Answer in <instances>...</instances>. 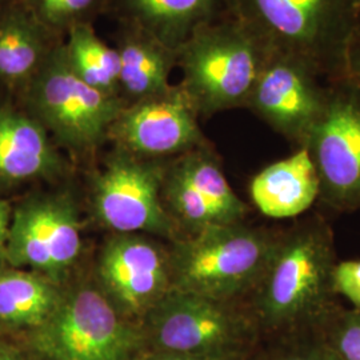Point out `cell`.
Returning <instances> with one entry per match:
<instances>
[{"label":"cell","instance_id":"1","mask_svg":"<svg viewBox=\"0 0 360 360\" xmlns=\"http://www.w3.org/2000/svg\"><path fill=\"white\" fill-rule=\"evenodd\" d=\"M334 231L319 214L282 229L270 263L245 299L257 328L275 334L321 331L340 304L333 290Z\"/></svg>","mask_w":360,"mask_h":360},{"label":"cell","instance_id":"2","mask_svg":"<svg viewBox=\"0 0 360 360\" xmlns=\"http://www.w3.org/2000/svg\"><path fill=\"white\" fill-rule=\"evenodd\" d=\"M230 13L271 51L291 56L326 80L343 77L345 55L358 25V0H224Z\"/></svg>","mask_w":360,"mask_h":360},{"label":"cell","instance_id":"3","mask_svg":"<svg viewBox=\"0 0 360 360\" xmlns=\"http://www.w3.org/2000/svg\"><path fill=\"white\" fill-rule=\"evenodd\" d=\"M271 53L250 27L223 13L178 50L180 89L199 117L245 108Z\"/></svg>","mask_w":360,"mask_h":360},{"label":"cell","instance_id":"4","mask_svg":"<svg viewBox=\"0 0 360 360\" xmlns=\"http://www.w3.org/2000/svg\"><path fill=\"white\" fill-rule=\"evenodd\" d=\"M281 232L242 221L184 236L168 254L171 291L245 302L267 269Z\"/></svg>","mask_w":360,"mask_h":360},{"label":"cell","instance_id":"5","mask_svg":"<svg viewBox=\"0 0 360 360\" xmlns=\"http://www.w3.org/2000/svg\"><path fill=\"white\" fill-rule=\"evenodd\" d=\"M16 101L58 147L75 155L94 154L108 141L110 127L126 105L77 77L65 59V41Z\"/></svg>","mask_w":360,"mask_h":360},{"label":"cell","instance_id":"6","mask_svg":"<svg viewBox=\"0 0 360 360\" xmlns=\"http://www.w3.org/2000/svg\"><path fill=\"white\" fill-rule=\"evenodd\" d=\"M43 360H129L136 331L103 292L79 287L63 292L51 316L31 334Z\"/></svg>","mask_w":360,"mask_h":360},{"label":"cell","instance_id":"7","mask_svg":"<svg viewBox=\"0 0 360 360\" xmlns=\"http://www.w3.org/2000/svg\"><path fill=\"white\" fill-rule=\"evenodd\" d=\"M323 114L307 150L319 178L318 205L334 214L360 210V86L342 77L327 82Z\"/></svg>","mask_w":360,"mask_h":360},{"label":"cell","instance_id":"8","mask_svg":"<svg viewBox=\"0 0 360 360\" xmlns=\"http://www.w3.org/2000/svg\"><path fill=\"white\" fill-rule=\"evenodd\" d=\"M155 342L168 354H240L255 333L245 302H224L169 291L148 312Z\"/></svg>","mask_w":360,"mask_h":360},{"label":"cell","instance_id":"9","mask_svg":"<svg viewBox=\"0 0 360 360\" xmlns=\"http://www.w3.org/2000/svg\"><path fill=\"white\" fill-rule=\"evenodd\" d=\"M167 165L115 148L94 179L96 218L119 233L171 236L176 223L163 206Z\"/></svg>","mask_w":360,"mask_h":360},{"label":"cell","instance_id":"10","mask_svg":"<svg viewBox=\"0 0 360 360\" xmlns=\"http://www.w3.org/2000/svg\"><path fill=\"white\" fill-rule=\"evenodd\" d=\"M77 206L68 195H39L13 208L6 264L62 285L82 251Z\"/></svg>","mask_w":360,"mask_h":360},{"label":"cell","instance_id":"11","mask_svg":"<svg viewBox=\"0 0 360 360\" xmlns=\"http://www.w3.org/2000/svg\"><path fill=\"white\" fill-rule=\"evenodd\" d=\"M163 193L187 236L245 221L248 206L232 190L210 142L175 156L166 168Z\"/></svg>","mask_w":360,"mask_h":360},{"label":"cell","instance_id":"12","mask_svg":"<svg viewBox=\"0 0 360 360\" xmlns=\"http://www.w3.org/2000/svg\"><path fill=\"white\" fill-rule=\"evenodd\" d=\"M327 94V82L314 68L272 52L245 108L295 148H303L322 116Z\"/></svg>","mask_w":360,"mask_h":360},{"label":"cell","instance_id":"13","mask_svg":"<svg viewBox=\"0 0 360 360\" xmlns=\"http://www.w3.org/2000/svg\"><path fill=\"white\" fill-rule=\"evenodd\" d=\"M199 116L180 89L126 104L108 131L115 148L131 155L162 160L175 158L208 143Z\"/></svg>","mask_w":360,"mask_h":360},{"label":"cell","instance_id":"14","mask_svg":"<svg viewBox=\"0 0 360 360\" xmlns=\"http://www.w3.org/2000/svg\"><path fill=\"white\" fill-rule=\"evenodd\" d=\"M98 275L102 292L120 314H148L171 291L167 255L136 233H120L104 245Z\"/></svg>","mask_w":360,"mask_h":360},{"label":"cell","instance_id":"15","mask_svg":"<svg viewBox=\"0 0 360 360\" xmlns=\"http://www.w3.org/2000/svg\"><path fill=\"white\" fill-rule=\"evenodd\" d=\"M58 148L20 104L0 102V190L63 175L67 162Z\"/></svg>","mask_w":360,"mask_h":360},{"label":"cell","instance_id":"16","mask_svg":"<svg viewBox=\"0 0 360 360\" xmlns=\"http://www.w3.org/2000/svg\"><path fill=\"white\" fill-rule=\"evenodd\" d=\"M63 41L26 0H0V86L18 98Z\"/></svg>","mask_w":360,"mask_h":360},{"label":"cell","instance_id":"17","mask_svg":"<svg viewBox=\"0 0 360 360\" xmlns=\"http://www.w3.org/2000/svg\"><path fill=\"white\" fill-rule=\"evenodd\" d=\"M223 13L224 0H108L105 11L117 25L138 27L176 51Z\"/></svg>","mask_w":360,"mask_h":360},{"label":"cell","instance_id":"18","mask_svg":"<svg viewBox=\"0 0 360 360\" xmlns=\"http://www.w3.org/2000/svg\"><path fill=\"white\" fill-rule=\"evenodd\" d=\"M250 198L257 211L276 219H297L318 205L319 178L306 148L262 168L250 181Z\"/></svg>","mask_w":360,"mask_h":360},{"label":"cell","instance_id":"19","mask_svg":"<svg viewBox=\"0 0 360 360\" xmlns=\"http://www.w3.org/2000/svg\"><path fill=\"white\" fill-rule=\"evenodd\" d=\"M120 62V98L135 103L172 87L171 72L178 67V51L138 27L117 25L114 34Z\"/></svg>","mask_w":360,"mask_h":360},{"label":"cell","instance_id":"20","mask_svg":"<svg viewBox=\"0 0 360 360\" xmlns=\"http://www.w3.org/2000/svg\"><path fill=\"white\" fill-rule=\"evenodd\" d=\"M63 296L60 285L38 272L0 266V326L35 331L56 309Z\"/></svg>","mask_w":360,"mask_h":360},{"label":"cell","instance_id":"21","mask_svg":"<svg viewBox=\"0 0 360 360\" xmlns=\"http://www.w3.org/2000/svg\"><path fill=\"white\" fill-rule=\"evenodd\" d=\"M65 59L86 84L120 98V62L115 47L98 37L91 25L74 27L65 38ZM122 99V98H120Z\"/></svg>","mask_w":360,"mask_h":360},{"label":"cell","instance_id":"22","mask_svg":"<svg viewBox=\"0 0 360 360\" xmlns=\"http://www.w3.org/2000/svg\"><path fill=\"white\" fill-rule=\"evenodd\" d=\"M26 3L44 26L65 38L74 27L94 26L95 20L107 11L108 0H26Z\"/></svg>","mask_w":360,"mask_h":360},{"label":"cell","instance_id":"23","mask_svg":"<svg viewBox=\"0 0 360 360\" xmlns=\"http://www.w3.org/2000/svg\"><path fill=\"white\" fill-rule=\"evenodd\" d=\"M342 360H360V309L339 306L321 330Z\"/></svg>","mask_w":360,"mask_h":360},{"label":"cell","instance_id":"24","mask_svg":"<svg viewBox=\"0 0 360 360\" xmlns=\"http://www.w3.org/2000/svg\"><path fill=\"white\" fill-rule=\"evenodd\" d=\"M272 360H342L321 331L282 336V347Z\"/></svg>","mask_w":360,"mask_h":360},{"label":"cell","instance_id":"25","mask_svg":"<svg viewBox=\"0 0 360 360\" xmlns=\"http://www.w3.org/2000/svg\"><path fill=\"white\" fill-rule=\"evenodd\" d=\"M331 279L335 295L347 299L351 309H360V260L336 262Z\"/></svg>","mask_w":360,"mask_h":360},{"label":"cell","instance_id":"26","mask_svg":"<svg viewBox=\"0 0 360 360\" xmlns=\"http://www.w3.org/2000/svg\"><path fill=\"white\" fill-rule=\"evenodd\" d=\"M343 77L360 86V18L346 50Z\"/></svg>","mask_w":360,"mask_h":360},{"label":"cell","instance_id":"27","mask_svg":"<svg viewBox=\"0 0 360 360\" xmlns=\"http://www.w3.org/2000/svg\"><path fill=\"white\" fill-rule=\"evenodd\" d=\"M13 207L0 198V266L6 264V247L13 221Z\"/></svg>","mask_w":360,"mask_h":360},{"label":"cell","instance_id":"28","mask_svg":"<svg viewBox=\"0 0 360 360\" xmlns=\"http://www.w3.org/2000/svg\"><path fill=\"white\" fill-rule=\"evenodd\" d=\"M147 360H240V354L226 355H186V354H168Z\"/></svg>","mask_w":360,"mask_h":360},{"label":"cell","instance_id":"29","mask_svg":"<svg viewBox=\"0 0 360 360\" xmlns=\"http://www.w3.org/2000/svg\"><path fill=\"white\" fill-rule=\"evenodd\" d=\"M0 360H22V358L11 351H0Z\"/></svg>","mask_w":360,"mask_h":360},{"label":"cell","instance_id":"30","mask_svg":"<svg viewBox=\"0 0 360 360\" xmlns=\"http://www.w3.org/2000/svg\"><path fill=\"white\" fill-rule=\"evenodd\" d=\"M1 330H3V328H1V326H0V334H1Z\"/></svg>","mask_w":360,"mask_h":360},{"label":"cell","instance_id":"31","mask_svg":"<svg viewBox=\"0 0 360 360\" xmlns=\"http://www.w3.org/2000/svg\"><path fill=\"white\" fill-rule=\"evenodd\" d=\"M358 3H359V8H360V0H358Z\"/></svg>","mask_w":360,"mask_h":360}]
</instances>
